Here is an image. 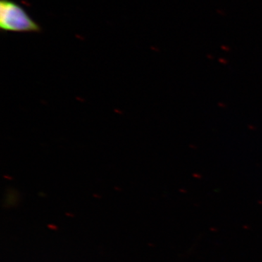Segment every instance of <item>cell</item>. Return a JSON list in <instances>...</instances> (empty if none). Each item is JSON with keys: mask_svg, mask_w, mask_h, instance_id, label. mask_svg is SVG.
<instances>
[{"mask_svg": "<svg viewBox=\"0 0 262 262\" xmlns=\"http://www.w3.org/2000/svg\"><path fill=\"white\" fill-rule=\"evenodd\" d=\"M0 29L4 32H39L41 27L22 7L11 0L0 1Z\"/></svg>", "mask_w": 262, "mask_h": 262, "instance_id": "6da1fadb", "label": "cell"}]
</instances>
